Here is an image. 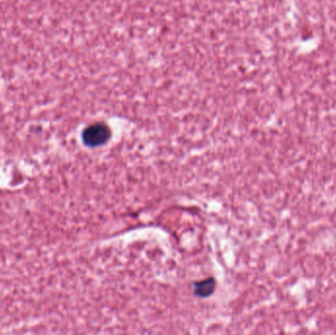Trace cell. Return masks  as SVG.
Here are the masks:
<instances>
[{
    "label": "cell",
    "mask_w": 336,
    "mask_h": 335,
    "mask_svg": "<svg viewBox=\"0 0 336 335\" xmlns=\"http://www.w3.org/2000/svg\"><path fill=\"white\" fill-rule=\"evenodd\" d=\"M110 129L106 125L101 123L87 127L82 134L84 144L91 147H96L105 144L110 139Z\"/></svg>",
    "instance_id": "obj_1"
},
{
    "label": "cell",
    "mask_w": 336,
    "mask_h": 335,
    "mask_svg": "<svg viewBox=\"0 0 336 335\" xmlns=\"http://www.w3.org/2000/svg\"><path fill=\"white\" fill-rule=\"evenodd\" d=\"M214 287H215L214 280L212 278H208L203 281L195 283V287H194L195 288V294L198 297L205 298L213 293Z\"/></svg>",
    "instance_id": "obj_2"
}]
</instances>
